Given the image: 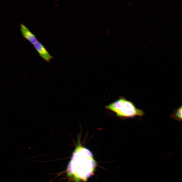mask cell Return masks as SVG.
Wrapping results in <instances>:
<instances>
[{"mask_svg": "<svg viewBox=\"0 0 182 182\" xmlns=\"http://www.w3.org/2000/svg\"><path fill=\"white\" fill-rule=\"evenodd\" d=\"M20 30L23 37L33 45L38 41L35 35L22 24L20 25Z\"/></svg>", "mask_w": 182, "mask_h": 182, "instance_id": "cell-4", "label": "cell"}, {"mask_svg": "<svg viewBox=\"0 0 182 182\" xmlns=\"http://www.w3.org/2000/svg\"><path fill=\"white\" fill-rule=\"evenodd\" d=\"M105 108L120 117H133L141 116L144 114L142 111L137 109L132 103L123 97L106 106Z\"/></svg>", "mask_w": 182, "mask_h": 182, "instance_id": "cell-2", "label": "cell"}, {"mask_svg": "<svg viewBox=\"0 0 182 182\" xmlns=\"http://www.w3.org/2000/svg\"><path fill=\"white\" fill-rule=\"evenodd\" d=\"M95 165L91 151L79 142L68 164L67 173L69 176L85 181L93 173Z\"/></svg>", "mask_w": 182, "mask_h": 182, "instance_id": "cell-1", "label": "cell"}, {"mask_svg": "<svg viewBox=\"0 0 182 182\" xmlns=\"http://www.w3.org/2000/svg\"><path fill=\"white\" fill-rule=\"evenodd\" d=\"M172 117L179 121L182 119V107L181 106L172 115Z\"/></svg>", "mask_w": 182, "mask_h": 182, "instance_id": "cell-5", "label": "cell"}, {"mask_svg": "<svg viewBox=\"0 0 182 182\" xmlns=\"http://www.w3.org/2000/svg\"><path fill=\"white\" fill-rule=\"evenodd\" d=\"M33 45L39 55L46 61L49 62L53 58L45 47L39 41H38Z\"/></svg>", "mask_w": 182, "mask_h": 182, "instance_id": "cell-3", "label": "cell"}]
</instances>
